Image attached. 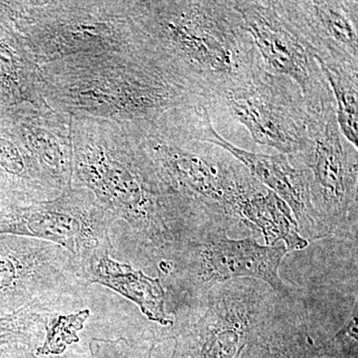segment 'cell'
<instances>
[{
  "instance_id": "obj_19",
  "label": "cell",
  "mask_w": 358,
  "mask_h": 358,
  "mask_svg": "<svg viewBox=\"0 0 358 358\" xmlns=\"http://www.w3.org/2000/svg\"><path fill=\"white\" fill-rule=\"evenodd\" d=\"M238 217L250 235L256 239L262 236L267 246L282 243L289 252L308 247L288 205L259 181L240 202Z\"/></svg>"
},
{
  "instance_id": "obj_2",
  "label": "cell",
  "mask_w": 358,
  "mask_h": 358,
  "mask_svg": "<svg viewBox=\"0 0 358 358\" xmlns=\"http://www.w3.org/2000/svg\"><path fill=\"white\" fill-rule=\"evenodd\" d=\"M45 102L72 117L143 127L201 101L145 44L40 65Z\"/></svg>"
},
{
  "instance_id": "obj_3",
  "label": "cell",
  "mask_w": 358,
  "mask_h": 358,
  "mask_svg": "<svg viewBox=\"0 0 358 358\" xmlns=\"http://www.w3.org/2000/svg\"><path fill=\"white\" fill-rule=\"evenodd\" d=\"M129 7L148 47L204 103L262 65L233 0H150Z\"/></svg>"
},
{
  "instance_id": "obj_20",
  "label": "cell",
  "mask_w": 358,
  "mask_h": 358,
  "mask_svg": "<svg viewBox=\"0 0 358 358\" xmlns=\"http://www.w3.org/2000/svg\"><path fill=\"white\" fill-rule=\"evenodd\" d=\"M38 68L24 39L0 13V114L41 96Z\"/></svg>"
},
{
  "instance_id": "obj_23",
  "label": "cell",
  "mask_w": 358,
  "mask_h": 358,
  "mask_svg": "<svg viewBox=\"0 0 358 358\" xmlns=\"http://www.w3.org/2000/svg\"><path fill=\"white\" fill-rule=\"evenodd\" d=\"M333 93L336 120L343 136L353 147L358 141V67L317 63Z\"/></svg>"
},
{
  "instance_id": "obj_24",
  "label": "cell",
  "mask_w": 358,
  "mask_h": 358,
  "mask_svg": "<svg viewBox=\"0 0 358 358\" xmlns=\"http://www.w3.org/2000/svg\"><path fill=\"white\" fill-rule=\"evenodd\" d=\"M91 312L88 308L63 313L54 310L45 322L43 343L35 350L38 357H57L64 353L68 346L80 341L78 333L84 329Z\"/></svg>"
},
{
  "instance_id": "obj_14",
  "label": "cell",
  "mask_w": 358,
  "mask_h": 358,
  "mask_svg": "<svg viewBox=\"0 0 358 358\" xmlns=\"http://www.w3.org/2000/svg\"><path fill=\"white\" fill-rule=\"evenodd\" d=\"M278 11L312 50L317 63L358 67V2L274 0Z\"/></svg>"
},
{
  "instance_id": "obj_11",
  "label": "cell",
  "mask_w": 358,
  "mask_h": 358,
  "mask_svg": "<svg viewBox=\"0 0 358 358\" xmlns=\"http://www.w3.org/2000/svg\"><path fill=\"white\" fill-rule=\"evenodd\" d=\"M81 268L58 245L0 235V317L46 300L83 303L88 288Z\"/></svg>"
},
{
  "instance_id": "obj_10",
  "label": "cell",
  "mask_w": 358,
  "mask_h": 358,
  "mask_svg": "<svg viewBox=\"0 0 358 358\" xmlns=\"http://www.w3.org/2000/svg\"><path fill=\"white\" fill-rule=\"evenodd\" d=\"M204 103L225 110L259 145L289 157L303 150L308 117L300 89L288 78L271 74L263 65Z\"/></svg>"
},
{
  "instance_id": "obj_18",
  "label": "cell",
  "mask_w": 358,
  "mask_h": 358,
  "mask_svg": "<svg viewBox=\"0 0 358 358\" xmlns=\"http://www.w3.org/2000/svg\"><path fill=\"white\" fill-rule=\"evenodd\" d=\"M86 284L102 285L133 301L150 322L171 326L173 315L166 310V292L162 280L148 277L128 264L117 262L110 255L96 256L81 267Z\"/></svg>"
},
{
  "instance_id": "obj_1",
  "label": "cell",
  "mask_w": 358,
  "mask_h": 358,
  "mask_svg": "<svg viewBox=\"0 0 358 358\" xmlns=\"http://www.w3.org/2000/svg\"><path fill=\"white\" fill-rule=\"evenodd\" d=\"M72 187L88 189L127 227L160 279L190 242L223 232L162 185L124 124L72 117Z\"/></svg>"
},
{
  "instance_id": "obj_25",
  "label": "cell",
  "mask_w": 358,
  "mask_h": 358,
  "mask_svg": "<svg viewBox=\"0 0 358 358\" xmlns=\"http://www.w3.org/2000/svg\"><path fill=\"white\" fill-rule=\"evenodd\" d=\"M36 348L25 345L0 346V358H43L35 352Z\"/></svg>"
},
{
  "instance_id": "obj_7",
  "label": "cell",
  "mask_w": 358,
  "mask_h": 358,
  "mask_svg": "<svg viewBox=\"0 0 358 358\" xmlns=\"http://www.w3.org/2000/svg\"><path fill=\"white\" fill-rule=\"evenodd\" d=\"M307 112L305 145L291 159L310 173L317 240L338 238L357 244V148L339 129L334 99Z\"/></svg>"
},
{
  "instance_id": "obj_8",
  "label": "cell",
  "mask_w": 358,
  "mask_h": 358,
  "mask_svg": "<svg viewBox=\"0 0 358 358\" xmlns=\"http://www.w3.org/2000/svg\"><path fill=\"white\" fill-rule=\"evenodd\" d=\"M288 253L285 244L261 245L252 235L231 239L227 232H218L190 242L162 280L166 288V303L174 305L237 279L258 280L278 296H289L296 288L286 284L279 274L282 259Z\"/></svg>"
},
{
  "instance_id": "obj_9",
  "label": "cell",
  "mask_w": 358,
  "mask_h": 358,
  "mask_svg": "<svg viewBox=\"0 0 358 358\" xmlns=\"http://www.w3.org/2000/svg\"><path fill=\"white\" fill-rule=\"evenodd\" d=\"M120 224L83 187L46 201L0 209V235L43 240L62 247L80 265L114 250L112 232Z\"/></svg>"
},
{
  "instance_id": "obj_15",
  "label": "cell",
  "mask_w": 358,
  "mask_h": 358,
  "mask_svg": "<svg viewBox=\"0 0 358 358\" xmlns=\"http://www.w3.org/2000/svg\"><path fill=\"white\" fill-rule=\"evenodd\" d=\"M0 117L63 192L72 189V117L52 108L42 96L10 108Z\"/></svg>"
},
{
  "instance_id": "obj_22",
  "label": "cell",
  "mask_w": 358,
  "mask_h": 358,
  "mask_svg": "<svg viewBox=\"0 0 358 358\" xmlns=\"http://www.w3.org/2000/svg\"><path fill=\"white\" fill-rule=\"evenodd\" d=\"M81 305L69 300L39 301L0 317V346L25 345L37 350L43 343L47 315L54 310H75Z\"/></svg>"
},
{
  "instance_id": "obj_13",
  "label": "cell",
  "mask_w": 358,
  "mask_h": 358,
  "mask_svg": "<svg viewBox=\"0 0 358 358\" xmlns=\"http://www.w3.org/2000/svg\"><path fill=\"white\" fill-rule=\"evenodd\" d=\"M174 112L181 128L190 138L210 143L230 154L259 182L288 205L301 236L308 242L317 241L308 169L296 166L289 155L257 154L233 145L214 129L210 113L203 102L178 108Z\"/></svg>"
},
{
  "instance_id": "obj_17",
  "label": "cell",
  "mask_w": 358,
  "mask_h": 358,
  "mask_svg": "<svg viewBox=\"0 0 358 358\" xmlns=\"http://www.w3.org/2000/svg\"><path fill=\"white\" fill-rule=\"evenodd\" d=\"M63 193L0 117V209L28 206Z\"/></svg>"
},
{
  "instance_id": "obj_4",
  "label": "cell",
  "mask_w": 358,
  "mask_h": 358,
  "mask_svg": "<svg viewBox=\"0 0 358 358\" xmlns=\"http://www.w3.org/2000/svg\"><path fill=\"white\" fill-rule=\"evenodd\" d=\"M176 110V109H174ZM169 110L147 126L127 127L157 178L181 201L228 231L239 225L238 207L257 179L234 157L203 148Z\"/></svg>"
},
{
  "instance_id": "obj_21",
  "label": "cell",
  "mask_w": 358,
  "mask_h": 358,
  "mask_svg": "<svg viewBox=\"0 0 358 358\" xmlns=\"http://www.w3.org/2000/svg\"><path fill=\"white\" fill-rule=\"evenodd\" d=\"M334 303L331 315H313L308 310L310 324L322 350L331 358H358V298L357 289L343 294Z\"/></svg>"
},
{
  "instance_id": "obj_12",
  "label": "cell",
  "mask_w": 358,
  "mask_h": 358,
  "mask_svg": "<svg viewBox=\"0 0 358 358\" xmlns=\"http://www.w3.org/2000/svg\"><path fill=\"white\" fill-rule=\"evenodd\" d=\"M233 3L243 18L263 67L294 82L307 110L334 98L310 47L282 18L274 0H233Z\"/></svg>"
},
{
  "instance_id": "obj_6",
  "label": "cell",
  "mask_w": 358,
  "mask_h": 358,
  "mask_svg": "<svg viewBox=\"0 0 358 358\" xmlns=\"http://www.w3.org/2000/svg\"><path fill=\"white\" fill-rule=\"evenodd\" d=\"M277 294L265 282L237 279L173 305V322L159 329L173 339L171 358H241L268 319Z\"/></svg>"
},
{
  "instance_id": "obj_16",
  "label": "cell",
  "mask_w": 358,
  "mask_h": 358,
  "mask_svg": "<svg viewBox=\"0 0 358 358\" xmlns=\"http://www.w3.org/2000/svg\"><path fill=\"white\" fill-rule=\"evenodd\" d=\"M241 358H331L320 348L298 289L279 296L274 310L245 348Z\"/></svg>"
},
{
  "instance_id": "obj_5",
  "label": "cell",
  "mask_w": 358,
  "mask_h": 358,
  "mask_svg": "<svg viewBox=\"0 0 358 358\" xmlns=\"http://www.w3.org/2000/svg\"><path fill=\"white\" fill-rule=\"evenodd\" d=\"M38 65L145 44L129 1H0Z\"/></svg>"
}]
</instances>
